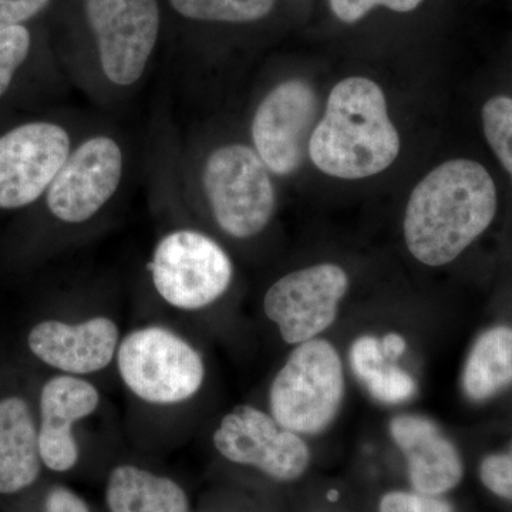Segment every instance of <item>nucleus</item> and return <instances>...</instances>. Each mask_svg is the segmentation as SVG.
<instances>
[{
	"instance_id": "obj_1",
	"label": "nucleus",
	"mask_w": 512,
	"mask_h": 512,
	"mask_svg": "<svg viewBox=\"0 0 512 512\" xmlns=\"http://www.w3.org/2000/svg\"><path fill=\"white\" fill-rule=\"evenodd\" d=\"M497 188L476 161H446L414 188L404 215V241L427 266L450 264L490 227Z\"/></svg>"
},
{
	"instance_id": "obj_2",
	"label": "nucleus",
	"mask_w": 512,
	"mask_h": 512,
	"mask_svg": "<svg viewBox=\"0 0 512 512\" xmlns=\"http://www.w3.org/2000/svg\"><path fill=\"white\" fill-rule=\"evenodd\" d=\"M308 153L319 171L342 180H362L387 170L399 157L400 137L382 87L366 77L336 84Z\"/></svg>"
},
{
	"instance_id": "obj_3",
	"label": "nucleus",
	"mask_w": 512,
	"mask_h": 512,
	"mask_svg": "<svg viewBox=\"0 0 512 512\" xmlns=\"http://www.w3.org/2000/svg\"><path fill=\"white\" fill-rule=\"evenodd\" d=\"M345 370L338 350L326 339L296 345L269 389L276 421L301 436L328 429L345 399Z\"/></svg>"
},
{
	"instance_id": "obj_4",
	"label": "nucleus",
	"mask_w": 512,
	"mask_h": 512,
	"mask_svg": "<svg viewBox=\"0 0 512 512\" xmlns=\"http://www.w3.org/2000/svg\"><path fill=\"white\" fill-rule=\"evenodd\" d=\"M117 369L128 390L156 406L188 402L205 380L200 353L173 330L147 326L133 330L117 349Z\"/></svg>"
},
{
	"instance_id": "obj_5",
	"label": "nucleus",
	"mask_w": 512,
	"mask_h": 512,
	"mask_svg": "<svg viewBox=\"0 0 512 512\" xmlns=\"http://www.w3.org/2000/svg\"><path fill=\"white\" fill-rule=\"evenodd\" d=\"M202 185L218 227L229 237L261 234L274 217L275 187L264 161L244 144L212 151L202 171Z\"/></svg>"
},
{
	"instance_id": "obj_6",
	"label": "nucleus",
	"mask_w": 512,
	"mask_h": 512,
	"mask_svg": "<svg viewBox=\"0 0 512 512\" xmlns=\"http://www.w3.org/2000/svg\"><path fill=\"white\" fill-rule=\"evenodd\" d=\"M147 269L161 299L181 311L208 308L227 293L234 276L225 249L194 229L161 238Z\"/></svg>"
},
{
	"instance_id": "obj_7",
	"label": "nucleus",
	"mask_w": 512,
	"mask_h": 512,
	"mask_svg": "<svg viewBox=\"0 0 512 512\" xmlns=\"http://www.w3.org/2000/svg\"><path fill=\"white\" fill-rule=\"evenodd\" d=\"M212 441L225 460L254 467L282 483L298 480L311 464V450L301 434L249 404L225 414Z\"/></svg>"
},
{
	"instance_id": "obj_8",
	"label": "nucleus",
	"mask_w": 512,
	"mask_h": 512,
	"mask_svg": "<svg viewBox=\"0 0 512 512\" xmlns=\"http://www.w3.org/2000/svg\"><path fill=\"white\" fill-rule=\"evenodd\" d=\"M86 15L104 76L119 87L136 84L160 32L157 0H86Z\"/></svg>"
},
{
	"instance_id": "obj_9",
	"label": "nucleus",
	"mask_w": 512,
	"mask_h": 512,
	"mask_svg": "<svg viewBox=\"0 0 512 512\" xmlns=\"http://www.w3.org/2000/svg\"><path fill=\"white\" fill-rule=\"evenodd\" d=\"M349 276L335 264H319L282 276L264 298L266 318L289 345L319 338L338 318Z\"/></svg>"
},
{
	"instance_id": "obj_10",
	"label": "nucleus",
	"mask_w": 512,
	"mask_h": 512,
	"mask_svg": "<svg viewBox=\"0 0 512 512\" xmlns=\"http://www.w3.org/2000/svg\"><path fill=\"white\" fill-rule=\"evenodd\" d=\"M59 124L35 121L0 136V210H19L42 197L70 156Z\"/></svg>"
},
{
	"instance_id": "obj_11",
	"label": "nucleus",
	"mask_w": 512,
	"mask_h": 512,
	"mask_svg": "<svg viewBox=\"0 0 512 512\" xmlns=\"http://www.w3.org/2000/svg\"><path fill=\"white\" fill-rule=\"evenodd\" d=\"M318 119V96L305 80L279 83L261 101L252 120V140L271 173L286 177L305 160Z\"/></svg>"
},
{
	"instance_id": "obj_12",
	"label": "nucleus",
	"mask_w": 512,
	"mask_h": 512,
	"mask_svg": "<svg viewBox=\"0 0 512 512\" xmlns=\"http://www.w3.org/2000/svg\"><path fill=\"white\" fill-rule=\"evenodd\" d=\"M123 171V150L114 138H87L70 153L50 184L47 208L66 224L92 220L119 190Z\"/></svg>"
},
{
	"instance_id": "obj_13",
	"label": "nucleus",
	"mask_w": 512,
	"mask_h": 512,
	"mask_svg": "<svg viewBox=\"0 0 512 512\" xmlns=\"http://www.w3.org/2000/svg\"><path fill=\"white\" fill-rule=\"evenodd\" d=\"M120 345V330L106 316L66 323L43 320L30 329L28 346L40 362L64 375H92L113 362Z\"/></svg>"
},
{
	"instance_id": "obj_14",
	"label": "nucleus",
	"mask_w": 512,
	"mask_h": 512,
	"mask_svg": "<svg viewBox=\"0 0 512 512\" xmlns=\"http://www.w3.org/2000/svg\"><path fill=\"white\" fill-rule=\"evenodd\" d=\"M100 393L79 376L60 375L43 384L40 392L39 450L42 463L55 473L72 470L79 461L73 434L76 421L96 412Z\"/></svg>"
},
{
	"instance_id": "obj_15",
	"label": "nucleus",
	"mask_w": 512,
	"mask_h": 512,
	"mask_svg": "<svg viewBox=\"0 0 512 512\" xmlns=\"http://www.w3.org/2000/svg\"><path fill=\"white\" fill-rule=\"evenodd\" d=\"M389 431L406 458L414 491L440 497L461 483L460 453L429 417L399 414L390 421Z\"/></svg>"
},
{
	"instance_id": "obj_16",
	"label": "nucleus",
	"mask_w": 512,
	"mask_h": 512,
	"mask_svg": "<svg viewBox=\"0 0 512 512\" xmlns=\"http://www.w3.org/2000/svg\"><path fill=\"white\" fill-rule=\"evenodd\" d=\"M39 427L20 396L0 400V494H16L35 484L42 467Z\"/></svg>"
},
{
	"instance_id": "obj_17",
	"label": "nucleus",
	"mask_w": 512,
	"mask_h": 512,
	"mask_svg": "<svg viewBox=\"0 0 512 512\" xmlns=\"http://www.w3.org/2000/svg\"><path fill=\"white\" fill-rule=\"evenodd\" d=\"M106 503L110 512H190V500L180 484L130 464L111 471Z\"/></svg>"
},
{
	"instance_id": "obj_18",
	"label": "nucleus",
	"mask_w": 512,
	"mask_h": 512,
	"mask_svg": "<svg viewBox=\"0 0 512 512\" xmlns=\"http://www.w3.org/2000/svg\"><path fill=\"white\" fill-rule=\"evenodd\" d=\"M512 384V328L495 326L481 333L463 372L468 399L483 402Z\"/></svg>"
},
{
	"instance_id": "obj_19",
	"label": "nucleus",
	"mask_w": 512,
	"mask_h": 512,
	"mask_svg": "<svg viewBox=\"0 0 512 512\" xmlns=\"http://www.w3.org/2000/svg\"><path fill=\"white\" fill-rule=\"evenodd\" d=\"M184 18L204 22L248 23L268 16L275 0H170Z\"/></svg>"
},
{
	"instance_id": "obj_20",
	"label": "nucleus",
	"mask_w": 512,
	"mask_h": 512,
	"mask_svg": "<svg viewBox=\"0 0 512 512\" xmlns=\"http://www.w3.org/2000/svg\"><path fill=\"white\" fill-rule=\"evenodd\" d=\"M485 138L500 163L512 177V99L495 96L483 107Z\"/></svg>"
},
{
	"instance_id": "obj_21",
	"label": "nucleus",
	"mask_w": 512,
	"mask_h": 512,
	"mask_svg": "<svg viewBox=\"0 0 512 512\" xmlns=\"http://www.w3.org/2000/svg\"><path fill=\"white\" fill-rule=\"evenodd\" d=\"M360 383L372 394L373 399L384 404L406 403L417 393L414 377L390 360L373 370Z\"/></svg>"
},
{
	"instance_id": "obj_22",
	"label": "nucleus",
	"mask_w": 512,
	"mask_h": 512,
	"mask_svg": "<svg viewBox=\"0 0 512 512\" xmlns=\"http://www.w3.org/2000/svg\"><path fill=\"white\" fill-rule=\"evenodd\" d=\"M30 33L25 26H13L0 32V97L8 92L19 67L28 59Z\"/></svg>"
},
{
	"instance_id": "obj_23",
	"label": "nucleus",
	"mask_w": 512,
	"mask_h": 512,
	"mask_svg": "<svg viewBox=\"0 0 512 512\" xmlns=\"http://www.w3.org/2000/svg\"><path fill=\"white\" fill-rule=\"evenodd\" d=\"M379 512H454V510L439 495L417 493V491H392L383 495Z\"/></svg>"
},
{
	"instance_id": "obj_24",
	"label": "nucleus",
	"mask_w": 512,
	"mask_h": 512,
	"mask_svg": "<svg viewBox=\"0 0 512 512\" xmlns=\"http://www.w3.org/2000/svg\"><path fill=\"white\" fill-rule=\"evenodd\" d=\"M423 2L424 0H329L330 9L336 18L349 25L365 18L376 6H384L393 12L407 13L419 8Z\"/></svg>"
},
{
	"instance_id": "obj_25",
	"label": "nucleus",
	"mask_w": 512,
	"mask_h": 512,
	"mask_svg": "<svg viewBox=\"0 0 512 512\" xmlns=\"http://www.w3.org/2000/svg\"><path fill=\"white\" fill-rule=\"evenodd\" d=\"M480 477L491 493L512 501V454H493L484 458Z\"/></svg>"
},
{
	"instance_id": "obj_26",
	"label": "nucleus",
	"mask_w": 512,
	"mask_h": 512,
	"mask_svg": "<svg viewBox=\"0 0 512 512\" xmlns=\"http://www.w3.org/2000/svg\"><path fill=\"white\" fill-rule=\"evenodd\" d=\"M50 0H0V32L35 18Z\"/></svg>"
},
{
	"instance_id": "obj_27",
	"label": "nucleus",
	"mask_w": 512,
	"mask_h": 512,
	"mask_svg": "<svg viewBox=\"0 0 512 512\" xmlns=\"http://www.w3.org/2000/svg\"><path fill=\"white\" fill-rule=\"evenodd\" d=\"M45 512H92L86 501L70 488L55 487L45 501Z\"/></svg>"
},
{
	"instance_id": "obj_28",
	"label": "nucleus",
	"mask_w": 512,
	"mask_h": 512,
	"mask_svg": "<svg viewBox=\"0 0 512 512\" xmlns=\"http://www.w3.org/2000/svg\"><path fill=\"white\" fill-rule=\"evenodd\" d=\"M380 342H382L384 355L387 356V359L392 360V362L403 356L407 349L406 339L400 333H387V335L380 339Z\"/></svg>"
}]
</instances>
